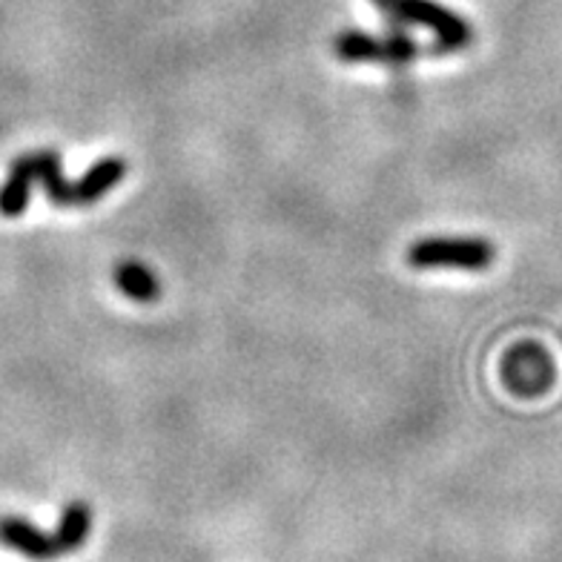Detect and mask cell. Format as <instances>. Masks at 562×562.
Here are the masks:
<instances>
[{
	"mask_svg": "<svg viewBox=\"0 0 562 562\" xmlns=\"http://www.w3.org/2000/svg\"><path fill=\"white\" fill-rule=\"evenodd\" d=\"M396 26L419 23L437 35V53H457L474 41V26L437 0H373Z\"/></svg>",
	"mask_w": 562,
	"mask_h": 562,
	"instance_id": "obj_1",
	"label": "cell"
},
{
	"mask_svg": "<svg viewBox=\"0 0 562 562\" xmlns=\"http://www.w3.org/2000/svg\"><path fill=\"white\" fill-rule=\"evenodd\" d=\"M496 259V250L485 238H422L407 247V265L416 270H471L480 273Z\"/></svg>",
	"mask_w": 562,
	"mask_h": 562,
	"instance_id": "obj_2",
	"label": "cell"
},
{
	"mask_svg": "<svg viewBox=\"0 0 562 562\" xmlns=\"http://www.w3.org/2000/svg\"><path fill=\"white\" fill-rule=\"evenodd\" d=\"M557 368L554 359L537 341H519L505 353L503 359V382L510 393L517 396H542L554 385Z\"/></svg>",
	"mask_w": 562,
	"mask_h": 562,
	"instance_id": "obj_3",
	"label": "cell"
},
{
	"mask_svg": "<svg viewBox=\"0 0 562 562\" xmlns=\"http://www.w3.org/2000/svg\"><path fill=\"white\" fill-rule=\"evenodd\" d=\"M334 53L339 55L345 64H364V60H373V64H387V67H402V64H411L419 53V46L405 35V32H391L387 37L368 35V32L359 30H345L336 35Z\"/></svg>",
	"mask_w": 562,
	"mask_h": 562,
	"instance_id": "obj_4",
	"label": "cell"
},
{
	"mask_svg": "<svg viewBox=\"0 0 562 562\" xmlns=\"http://www.w3.org/2000/svg\"><path fill=\"white\" fill-rule=\"evenodd\" d=\"M0 546L12 548L18 554L37 562H49L60 557L55 533H44L23 517H0Z\"/></svg>",
	"mask_w": 562,
	"mask_h": 562,
	"instance_id": "obj_5",
	"label": "cell"
},
{
	"mask_svg": "<svg viewBox=\"0 0 562 562\" xmlns=\"http://www.w3.org/2000/svg\"><path fill=\"white\" fill-rule=\"evenodd\" d=\"M126 176V161L119 156H106L92 164L78 181H75V207H89L95 201L104 199L112 187L121 184Z\"/></svg>",
	"mask_w": 562,
	"mask_h": 562,
	"instance_id": "obj_6",
	"label": "cell"
},
{
	"mask_svg": "<svg viewBox=\"0 0 562 562\" xmlns=\"http://www.w3.org/2000/svg\"><path fill=\"white\" fill-rule=\"evenodd\" d=\"M37 184L35 176V161L32 156L15 158L12 167H9V178L0 187V215H7V218H18V215L26 213L32 199V187Z\"/></svg>",
	"mask_w": 562,
	"mask_h": 562,
	"instance_id": "obj_7",
	"label": "cell"
},
{
	"mask_svg": "<svg viewBox=\"0 0 562 562\" xmlns=\"http://www.w3.org/2000/svg\"><path fill=\"white\" fill-rule=\"evenodd\" d=\"M32 161H35L37 184L44 187L49 204H55V207H75V187L72 181L64 178L58 153L55 149H37V153H32Z\"/></svg>",
	"mask_w": 562,
	"mask_h": 562,
	"instance_id": "obj_8",
	"label": "cell"
},
{
	"mask_svg": "<svg viewBox=\"0 0 562 562\" xmlns=\"http://www.w3.org/2000/svg\"><path fill=\"white\" fill-rule=\"evenodd\" d=\"M112 279H115V288L124 293L126 299H133V302H156L161 296V284H158L156 273L149 270L147 265H140V261H119L115 270H112Z\"/></svg>",
	"mask_w": 562,
	"mask_h": 562,
	"instance_id": "obj_9",
	"label": "cell"
},
{
	"mask_svg": "<svg viewBox=\"0 0 562 562\" xmlns=\"http://www.w3.org/2000/svg\"><path fill=\"white\" fill-rule=\"evenodd\" d=\"M89 528H92V510L87 503H69L60 514L58 531H55V542H58L60 554L78 551L87 542Z\"/></svg>",
	"mask_w": 562,
	"mask_h": 562,
	"instance_id": "obj_10",
	"label": "cell"
}]
</instances>
